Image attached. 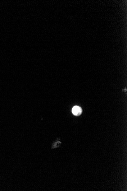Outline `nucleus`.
<instances>
[{"label": "nucleus", "instance_id": "nucleus-1", "mask_svg": "<svg viewBox=\"0 0 127 191\" xmlns=\"http://www.w3.org/2000/svg\"><path fill=\"white\" fill-rule=\"evenodd\" d=\"M82 109L80 106H74L72 109V113L74 116H79L82 113Z\"/></svg>", "mask_w": 127, "mask_h": 191}]
</instances>
